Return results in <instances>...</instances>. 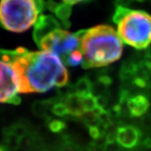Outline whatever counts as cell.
Listing matches in <instances>:
<instances>
[{
  "mask_svg": "<svg viewBox=\"0 0 151 151\" xmlns=\"http://www.w3.org/2000/svg\"><path fill=\"white\" fill-rule=\"evenodd\" d=\"M19 92V81L14 65L0 60V103H9Z\"/></svg>",
  "mask_w": 151,
  "mask_h": 151,
  "instance_id": "cell-6",
  "label": "cell"
},
{
  "mask_svg": "<svg viewBox=\"0 0 151 151\" xmlns=\"http://www.w3.org/2000/svg\"><path fill=\"white\" fill-rule=\"evenodd\" d=\"M20 103H21V98H20V97H19V95L13 97L9 102V104H13V105H19Z\"/></svg>",
  "mask_w": 151,
  "mask_h": 151,
  "instance_id": "cell-21",
  "label": "cell"
},
{
  "mask_svg": "<svg viewBox=\"0 0 151 151\" xmlns=\"http://www.w3.org/2000/svg\"><path fill=\"white\" fill-rule=\"evenodd\" d=\"M82 1H85V0H63L64 3H66V4H77V3H80V2H82Z\"/></svg>",
  "mask_w": 151,
  "mask_h": 151,
  "instance_id": "cell-22",
  "label": "cell"
},
{
  "mask_svg": "<svg viewBox=\"0 0 151 151\" xmlns=\"http://www.w3.org/2000/svg\"><path fill=\"white\" fill-rule=\"evenodd\" d=\"M39 14L35 0H0V25L11 32L26 31Z\"/></svg>",
  "mask_w": 151,
  "mask_h": 151,
  "instance_id": "cell-4",
  "label": "cell"
},
{
  "mask_svg": "<svg viewBox=\"0 0 151 151\" xmlns=\"http://www.w3.org/2000/svg\"><path fill=\"white\" fill-rule=\"evenodd\" d=\"M98 81L103 86H108L112 83V79L108 75H102L98 77Z\"/></svg>",
  "mask_w": 151,
  "mask_h": 151,
  "instance_id": "cell-19",
  "label": "cell"
},
{
  "mask_svg": "<svg viewBox=\"0 0 151 151\" xmlns=\"http://www.w3.org/2000/svg\"><path fill=\"white\" fill-rule=\"evenodd\" d=\"M141 133L138 128L132 125H125L118 128L116 131V142L123 148L133 149L140 141Z\"/></svg>",
  "mask_w": 151,
  "mask_h": 151,
  "instance_id": "cell-8",
  "label": "cell"
},
{
  "mask_svg": "<svg viewBox=\"0 0 151 151\" xmlns=\"http://www.w3.org/2000/svg\"><path fill=\"white\" fill-rule=\"evenodd\" d=\"M105 129V128H100L99 125H92L88 127V133L92 139L97 140L103 137Z\"/></svg>",
  "mask_w": 151,
  "mask_h": 151,
  "instance_id": "cell-16",
  "label": "cell"
},
{
  "mask_svg": "<svg viewBox=\"0 0 151 151\" xmlns=\"http://www.w3.org/2000/svg\"><path fill=\"white\" fill-rule=\"evenodd\" d=\"M51 111L55 115H56L58 117H64L65 115L69 114L68 108L65 103H57L54 104L52 106Z\"/></svg>",
  "mask_w": 151,
  "mask_h": 151,
  "instance_id": "cell-15",
  "label": "cell"
},
{
  "mask_svg": "<svg viewBox=\"0 0 151 151\" xmlns=\"http://www.w3.org/2000/svg\"><path fill=\"white\" fill-rule=\"evenodd\" d=\"M55 14L58 18V19L63 24L65 28H68L70 26L69 24V18L71 14V5L66 3L58 4L55 9L54 11Z\"/></svg>",
  "mask_w": 151,
  "mask_h": 151,
  "instance_id": "cell-11",
  "label": "cell"
},
{
  "mask_svg": "<svg viewBox=\"0 0 151 151\" xmlns=\"http://www.w3.org/2000/svg\"><path fill=\"white\" fill-rule=\"evenodd\" d=\"M0 60L14 65L21 93L46 92L68 83L69 74L65 63L50 51H29L24 47L0 50Z\"/></svg>",
  "mask_w": 151,
  "mask_h": 151,
  "instance_id": "cell-1",
  "label": "cell"
},
{
  "mask_svg": "<svg viewBox=\"0 0 151 151\" xmlns=\"http://www.w3.org/2000/svg\"><path fill=\"white\" fill-rule=\"evenodd\" d=\"M96 101H97V108L105 109V107L108 104V99H107V97H104L103 95H99V96L96 97Z\"/></svg>",
  "mask_w": 151,
  "mask_h": 151,
  "instance_id": "cell-18",
  "label": "cell"
},
{
  "mask_svg": "<svg viewBox=\"0 0 151 151\" xmlns=\"http://www.w3.org/2000/svg\"><path fill=\"white\" fill-rule=\"evenodd\" d=\"M81 101H82V108L85 113H92L97 108L96 97H94L92 93L81 95Z\"/></svg>",
  "mask_w": 151,
  "mask_h": 151,
  "instance_id": "cell-13",
  "label": "cell"
},
{
  "mask_svg": "<svg viewBox=\"0 0 151 151\" xmlns=\"http://www.w3.org/2000/svg\"><path fill=\"white\" fill-rule=\"evenodd\" d=\"M83 60H84L83 54L81 51V50L78 49L75 51H73L72 53H70L66 57L64 63H65V65H68V66H78V65H82Z\"/></svg>",
  "mask_w": 151,
  "mask_h": 151,
  "instance_id": "cell-14",
  "label": "cell"
},
{
  "mask_svg": "<svg viewBox=\"0 0 151 151\" xmlns=\"http://www.w3.org/2000/svg\"><path fill=\"white\" fill-rule=\"evenodd\" d=\"M127 107L131 116L141 117L146 113L150 108V101L145 95H137L129 98Z\"/></svg>",
  "mask_w": 151,
  "mask_h": 151,
  "instance_id": "cell-9",
  "label": "cell"
},
{
  "mask_svg": "<svg viewBox=\"0 0 151 151\" xmlns=\"http://www.w3.org/2000/svg\"><path fill=\"white\" fill-rule=\"evenodd\" d=\"M80 45L81 35L79 31L70 33L65 29H59L45 38L40 48L57 55L64 62L70 53L80 49Z\"/></svg>",
  "mask_w": 151,
  "mask_h": 151,
  "instance_id": "cell-5",
  "label": "cell"
},
{
  "mask_svg": "<svg viewBox=\"0 0 151 151\" xmlns=\"http://www.w3.org/2000/svg\"><path fill=\"white\" fill-rule=\"evenodd\" d=\"M57 4H58V3L55 2L53 0H48V1L45 3V8H47L50 12L54 13V11L55 9Z\"/></svg>",
  "mask_w": 151,
  "mask_h": 151,
  "instance_id": "cell-20",
  "label": "cell"
},
{
  "mask_svg": "<svg viewBox=\"0 0 151 151\" xmlns=\"http://www.w3.org/2000/svg\"><path fill=\"white\" fill-rule=\"evenodd\" d=\"M65 104L67 106L69 114L74 117H82L85 112L82 108V101L80 94L74 92L68 94L64 101Z\"/></svg>",
  "mask_w": 151,
  "mask_h": 151,
  "instance_id": "cell-10",
  "label": "cell"
},
{
  "mask_svg": "<svg viewBox=\"0 0 151 151\" xmlns=\"http://www.w3.org/2000/svg\"><path fill=\"white\" fill-rule=\"evenodd\" d=\"M79 32L84 68L107 66L121 57L124 42L112 26L100 24Z\"/></svg>",
  "mask_w": 151,
  "mask_h": 151,
  "instance_id": "cell-2",
  "label": "cell"
},
{
  "mask_svg": "<svg viewBox=\"0 0 151 151\" xmlns=\"http://www.w3.org/2000/svg\"><path fill=\"white\" fill-rule=\"evenodd\" d=\"M92 87H93V85H92V81L86 76L80 78L76 81V83L74 86L75 92L80 95H86V94L92 93Z\"/></svg>",
  "mask_w": 151,
  "mask_h": 151,
  "instance_id": "cell-12",
  "label": "cell"
},
{
  "mask_svg": "<svg viewBox=\"0 0 151 151\" xmlns=\"http://www.w3.org/2000/svg\"><path fill=\"white\" fill-rule=\"evenodd\" d=\"M65 28L63 24L58 21L52 15L40 14L37 21L35 24V29L33 32V38L38 46L40 45L41 42L50 35L59 29Z\"/></svg>",
  "mask_w": 151,
  "mask_h": 151,
  "instance_id": "cell-7",
  "label": "cell"
},
{
  "mask_svg": "<svg viewBox=\"0 0 151 151\" xmlns=\"http://www.w3.org/2000/svg\"><path fill=\"white\" fill-rule=\"evenodd\" d=\"M63 151H72V150H70L69 148H67V149H65Z\"/></svg>",
  "mask_w": 151,
  "mask_h": 151,
  "instance_id": "cell-24",
  "label": "cell"
},
{
  "mask_svg": "<svg viewBox=\"0 0 151 151\" xmlns=\"http://www.w3.org/2000/svg\"><path fill=\"white\" fill-rule=\"evenodd\" d=\"M136 1H139V2H143L144 0H136Z\"/></svg>",
  "mask_w": 151,
  "mask_h": 151,
  "instance_id": "cell-25",
  "label": "cell"
},
{
  "mask_svg": "<svg viewBox=\"0 0 151 151\" xmlns=\"http://www.w3.org/2000/svg\"><path fill=\"white\" fill-rule=\"evenodd\" d=\"M144 145L145 146L146 148H149V149H151V139H146L144 141Z\"/></svg>",
  "mask_w": 151,
  "mask_h": 151,
  "instance_id": "cell-23",
  "label": "cell"
},
{
  "mask_svg": "<svg viewBox=\"0 0 151 151\" xmlns=\"http://www.w3.org/2000/svg\"><path fill=\"white\" fill-rule=\"evenodd\" d=\"M48 127L51 132L55 133V134H58V133H60L62 130L65 129V124L63 121H61V120L53 119L50 122H49Z\"/></svg>",
  "mask_w": 151,
  "mask_h": 151,
  "instance_id": "cell-17",
  "label": "cell"
},
{
  "mask_svg": "<svg viewBox=\"0 0 151 151\" xmlns=\"http://www.w3.org/2000/svg\"><path fill=\"white\" fill-rule=\"evenodd\" d=\"M118 25L117 32L123 42L138 50L151 44V15L142 10L118 5L113 17Z\"/></svg>",
  "mask_w": 151,
  "mask_h": 151,
  "instance_id": "cell-3",
  "label": "cell"
}]
</instances>
